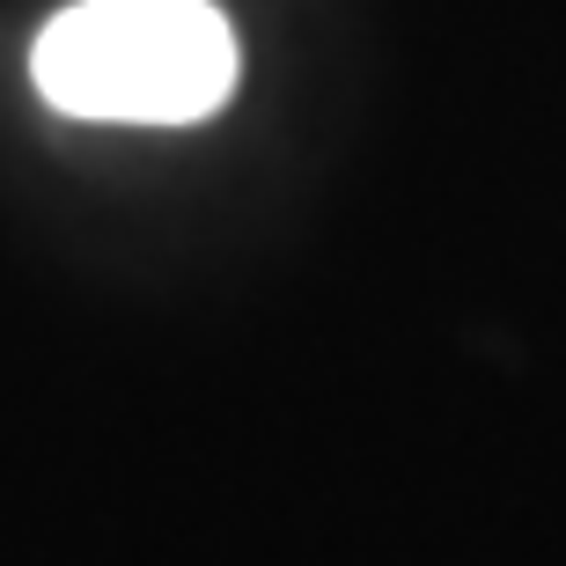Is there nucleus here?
<instances>
[{"mask_svg":"<svg viewBox=\"0 0 566 566\" xmlns=\"http://www.w3.org/2000/svg\"><path fill=\"white\" fill-rule=\"evenodd\" d=\"M30 74L66 118L191 126L229 104L235 38L207 0H82L38 38Z\"/></svg>","mask_w":566,"mask_h":566,"instance_id":"f257e3e1","label":"nucleus"}]
</instances>
